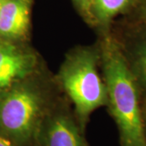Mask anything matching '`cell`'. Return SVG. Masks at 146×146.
Here are the masks:
<instances>
[{"label": "cell", "mask_w": 146, "mask_h": 146, "mask_svg": "<svg viewBox=\"0 0 146 146\" xmlns=\"http://www.w3.org/2000/svg\"><path fill=\"white\" fill-rule=\"evenodd\" d=\"M81 131L69 115L54 114L44 119L35 144L38 146H87Z\"/></svg>", "instance_id": "277c9868"}, {"label": "cell", "mask_w": 146, "mask_h": 146, "mask_svg": "<svg viewBox=\"0 0 146 146\" xmlns=\"http://www.w3.org/2000/svg\"><path fill=\"white\" fill-rule=\"evenodd\" d=\"M43 118V102L36 89L20 85L0 96V135L15 145L35 143Z\"/></svg>", "instance_id": "3957f363"}, {"label": "cell", "mask_w": 146, "mask_h": 146, "mask_svg": "<svg viewBox=\"0 0 146 146\" xmlns=\"http://www.w3.org/2000/svg\"><path fill=\"white\" fill-rule=\"evenodd\" d=\"M142 115H143V122H144V129L146 138V104L142 103Z\"/></svg>", "instance_id": "7c38bea8"}, {"label": "cell", "mask_w": 146, "mask_h": 146, "mask_svg": "<svg viewBox=\"0 0 146 146\" xmlns=\"http://www.w3.org/2000/svg\"><path fill=\"white\" fill-rule=\"evenodd\" d=\"M141 23V26L131 33L127 43L118 42L136 79L142 100L146 98V22Z\"/></svg>", "instance_id": "8992f818"}, {"label": "cell", "mask_w": 146, "mask_h": 146, "mask_svg": "<svg viewBox=\"0 0 146 146\" xmlns=\"http://www.w3.org/2000/svg\"><path fill=\"white\" fill-rule=\"evenodd\" d=\"M30 22L29 0H1L0 36L17 39L25 36Z\"/></svg>", "instance_id": "52a82bcc"}, {"label": "cell", "mask_w": 146, "mask_h": 146, "mask_svg": "<svg viewBox=\"0 0 146 146\" xmlns=\"http://www.w3.org/2000/svg\"><path fill=\"white\" fill-rule=\"evenodd\" d=\"M79 8L81 10L88 18L94 17V0H74Z\"/></svg>", "instance_id": "9c48e42d"}, {"label": "cell", "mask_w": 146, "mask_h": 146, "mask_svg": "<svg viewBox=\"0 0 146 146\" xmlns=\"http://www.w3.org/2000/svg\"><path fill=\"white\" fill-rule=\"evenodd\" d=\"M105 83L110 113L121 146H146L140 90L117 40L106 38L102 47Z\"/></svg>", "instance_id": "6da1fadb"}, {"label": "cell", "mask_w": 146, "mask_h": 146, "mask_svg": "<svg viewBox=\"0 0 146 146\" xmlns=\"http://www.w3.org/2000/svg\"><path fill=\"white\" fill-rule=\"evenodd\" d=\"M138 7L139 20L141 22H146V0H137L135 7Z\"/></svg>", "instance_id": "30bf717a"}, {"label": "cell", "mask_w": 146, "mask_h": 146, "mask_svg": "<svg viewBox=\"0 0 146 146\" xmlns=\"http://www.w3.org/2000/svg\"><path fill=\"white\" fill-rule=\"evenodd\" d=\"M36 58L15 46L0 42V94L33 71Z\"/></svg>", "instance_id": "5b68a950"}, {"label": "cell", "mask_w": 146, "mask_h": 146, "mask_svg": "<svg viewBox=\"0 0 146 146\" xmlns=\"http://www.w3.org/2000/svg\"><path fill=\"white\" fill-rule=\"evenodd\" d=\"M59 77L83 130L94 110L108 103L106 85L98 71L97 54L89 49L76 50L63 63Z\"/></svg>", "instance_id": "7a4b0ae2"}, {"label": "cell", "mask_w": 146, "mask_h": 146, "mask_svg": "<svg viewBox=\"0 0 146 146\" xmlns=\"http://www.w3.org/2000/svg\"><path fill=\"white\" fill-rule=\"evenodd\" d=\"M0 2H1V0H0Z\"/></svg>", "instance_id": "4fadbf2b"}, {"label": "cell", "mask_w": 146, "mask_h": 146, "mask_svg": "<svg viewBox=\"0 0 146 146\" xmlns=\"http://www.w3.org/2000/svg\"><path fill=\"white\" fill-rule=\"evenodd\" d=\"M0 146H16L11 141L0 135Z\"/></svg>", "instance_id": "8fae6325"}, {"label": "cell", "mask_w": 146, "mask_h": 146, "mask_svg": "<svg viewBox=\"0 0 146 146\" xmlns=\"http://www.w3.org/2000/svg\"><path fill=\"white\" fill-rule=\"evenodd\" d=\"M137 0H94V15L103 25L135 7Z\"/></svg>", "instance_id": "ba28073f"}]
</instances>
